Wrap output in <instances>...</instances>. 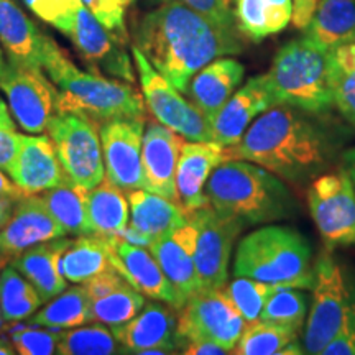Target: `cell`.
<instances>
[{
  "instance_id": "f907efd6",
  "label": "cell",
  "mask_w": 355,
  "mask_h": 355,
  "mask_svg": "<svg viewBox=\"0 0 355 355\" xmlns=\"http://www.w3.org/2000/svg\"><path fill=\"white\" fill-rule=\"evenodd\" d=\"M13 206H15V199L0 198V229H2L12 217Z\"/></svg>"
},
{
  "instance_id": "7dc6e473",
  "label": "cell",
  "mask_w": 355,
  "mask_h": 355,
  "mask_svg": "<svg viewBox=\"0 0 355 355\" xmlns=\"http://www.w3.org/2000/svg\"><path fill=\"white\" fill-rule=\"evenodd\" d=\"M318 7V0H293V24L303 30Z\"/></svg>"
},
{
  "instance_id": "30bf717a",
  "label": "cell",
  "mask_w": 355,
  "mask_h": 355,
  "mask_svg": "<svg viewBox=\"0 0 355 355\" xmlns=\"http://www.w3.org/2000/svg\"><path fill=\"white\" fill-rule=\"evenodd\" d=\"M133 63L140 78L146 109L159 123L189 141H212L211 123L193 102L163 78L137 46H132Z\"/></svg>"
},
{
  "instance_id": "ac0fdd59",
  "label": "cell",
  "mask_w": 355,
  "mask_h": 355,
  "mask_svg": "<svg viewBox=\"0 0 355 355\" xmlns=\"http://www.w3.org/2000/svg\"><path fill=\"white\" fill-rule=\"evenodd\" d=\"M184 137L163 123L150 122L141 144V170L145 189L170 199L180 206L176 189V168Z\"/></svg>"
},
{
  "instance_id": "7a4b0ae2",
  "label": "cell",
  "mask_w": 355,
  "mask_h": 355,
  "mask_svg": "<svg viewBox=\"0 0 355 355\" xmlns=\"http://www.w3.org/2000/svg\"><path fill=\"white\" fill-rule=\"evenodd\" d=\"M331 155L329 139L298 109L278 104L250 123L227 159H247L282 180L304 183L318 175Z\"/></svg>"
},
{
  "instance_id": "d6a6232c",
  "label": "cell",
  "mask_w": 355,
  "mask_h": 355,
  "mask_svg": "<svg viewBox=\"0 0 355 355\" xmlns=\"http://www.w3.org/2000/svg\"><path fill=\"white\" fill-rule=\"evenodd\" d=\"M86 193L87 189L76 184H64L43 191L40 198L66 234L87 235L92 232L87 220Z\"/></svg>"
},
{
  "instance_id": "484cf974",
  "label": "cell",
  "mask_w": 355,
  "mask_h": 355,
  "mask_svg": "<svg viewBox=\"0 0 355 355\" xmlns=\"http://www.w3.org/2000/svg\"><path fill=\"white\" fill-rule=\"evenodd\" d=\"M243 74L245 66L239 60L230 56L216 58L194 74L186 94L199 112L211 121L241 86Z\"/></svg>"
},
{
  "instance_id": "91938a15",
  "label": "cell",
  "mask_w": 355,
  "mask_h": 355,
  "mask_svg": "<svg viewBox=\"0 0 355 355\" xmlns=\"http://www.w3.org/2000/svg\"><path fill=\"white\" fill-rule=\"evenodd\" d=\"M227 2L230 3V6H232V3H234V0H227Z\"/></svg>"
},
{
  "instance_id": "7402d4cb",
  "label": "cell",
  "mask_w": 355,
  "mask_h": 355,
  "mask_svg": "<svg viewBox=\"0 0 355 355\" xmlns=\"http://www.w3.org/2000/svg\"><path fill=\"white\" fill-rule=\"evenodd\" d=\"M112 334L123 352L141 354L148 349H165L168 354H175L180 347L178 339V318L175 311L159 303H145L130 321L112 326Z\"/></svg>"
},
{
  "instance_id": "b9f144b4",
  "label": "cell",
  "mask_w": 355,
  "mask_h": 355,
  "mask_svg": "<svg viewBox=\"0 0 355 355\" xmlns=\"http://www.w3.org/2000/svg\"><path fill=\"white\" fill-rule=\"evenodd\" d=\"M83 3L107 32L127 44L128 33L125 26V0H83Z\"/></svg>"
},
{
  "instance_id": "680465c9",
  "label": "cell",
  "mask_w": 355,
  "mask_h": 355,
  "mask_svg": "<svg viewBox=\"0 0 355 355\" xmlns=\"http://www.w3.org/2000/svg\"><path fill=\"white\" fill-rule=\"evenodd\" d=\"M132 2H135V0H125V3L128 6V3H132Z\"/></svg>"
},
{
  "instance_id": "9f6ffc18",
  "label": "cell",
  "mask_w": 355,
  "mask_h": 355,
  "mask_svg": "<svg viewBox=\"0 0 355 355\" xmlns=\"http://www.w3.org/2000/svg\"><path fill=\"white\" fill-rule=\"evenodd\" d=\"M3 324H6V321H3V316H2V309H0V332H2V329H3Z\"/></svg>"
},
{
  "instance_id": "ab89813d",
  "label": "cell",
  "mask_w": 355,
  "mask_h": 355,
  "mask_svg": "<svg viewBox=\"0 0 355 355\" xmlns=\"http://www.w3.org/2000/svg\"><path fill=\"white\" fill-rule=\"evenodd\" d=\"M285 286L270 285V283L257 282V279L235 277L232 282L225 283L224 290L227 293L230 301L239 309L243 321L247 324L255 322L260 319V313L263 309L270 296Z\"/></svg>"
},
{
  "instance_id": "f35d334b",
  "label": "cell",
  "mask_w": 355,
  "mask_h": 355,
  "mask_svg": "<svg viewBox=\"0 0 355 355\" xmlns=\"http://www.w3.org/2000/svg\"><path fill=\"white\" fill-rule=\"evenodd\" d=\"M308 314V296L300 288H282L273 293L260 313V319L266 322L288 326L301 331Z\"/></svg>"
},
{
  "instance_id": "f6af8a7d",
  "label": "cell",
  "mask_w": 355,
  "mask_h": 355,
  "mask_svg": "<svg viewBox=\"0 0 355 355\" xmlns=\"http://www.w3.org/2000/svg\"><path fill=\"white\" fill-rule=\"evenodd\" d=\"M321 355H355V279H352L350 304L343 326Z\"/></svg>"
},
{
  "instance_id": "db71d44e",
  "label": "cell",
  "mask_w": 355,
  "mask_h": 355,
  "mask_svg": "<svg viewBox=\"0 0 355 355\" xmlns=\"http://www.w3.org/2000/svg\"><path fill=\"white\" fill-rule=\"evenodd\" d=\"M17 350L13 347L12 343H8L7 339L0 337V355H13Z\"/></svg>"
},
{
  "instance_id": "44dd1931",
  "label": "cell",
  "mask_w": 355,
  "mask_h": 355,
  "mask_svg": "<svg viewBox=\"0 0 355 355\" xmlns=\"http://www.w3.org/2000/svg\"><path fill=\"white\" fill-rule=\"evenodd\" d=\"M225 159L227 148L216 141H184L178 159L176 189L180 206L186 214L211 206L204 188L214 168Z\"/></svg>"
},
{
  "instance_id": "d4e9b609",
  "label": "cell",
  "mask_w": 355,
  "mask_h": 355,
  "mask_svg": "<svg viewBox=\"0 0 355 355\" xmlns=\"http://www.w3.org/2000/svg\"><path fill=\"white\" fill-rule=\"evenodd\" d=\"M48 38L15 0H0V44L6 48L8 60L26 68L43 69Z\"/></svg>"
},
{
  "instance_id": "d6986e66",
  "label": "cell",
  "mask_w": 355,
  "mask_h": 355,
  "mask_svg": "<svg viewBox=\"0 0 355 355\" xmlns=\"http://www.w3.org/2000/svg\"><path fill=\"white\" fill-rule=\"evenodd\" d=\"M7 173L25 194H38L71 184L58 159L53 140L46 135H21L19 153Z\"/></svg>"
},
{
  "instance_id": "9a60e30c",
  "label": "cell",
  "mask_w": 355,
  "mask_h": 355,
  "mask_svg": "<svg viewBox=\"0 0 355 355\" xmlns=\"http://www.w3.org/2000/svg\"><path fill=\"white\" fill-rule=\"evenodd\" d=\"M110 248V263L133 288L155 301L181 309L186 301L163 273L162 266L146 247L127 242L121 235H105Z\"/></svg>"
},
{
  "instance_id": "f546056e",
  "label": "cell",
  "mask_w": 355,
  "mask_h": 355,
  "mask_svg": "<svg viewBox=\"0 0 355 355\" xmlns=\"http://www.w3.org/2000/svg\"><path fill=\"white\" fill-rule=\"evenodd\" d=\"M232 6L239 32L254 43L282 33L293 21V0H234Z\"/></svg>"
},
{
  "instance_id": "f5cc1de1",
  "label": "cell",
  "mask_w": 355,
  "mask_h": 355,
  "mask_svg": "<svg viewBox=\"0 0 355 355\" xmlns=\"http://www.w3.org/2000/svg\"><path fill=\"white\" fill-rule=\"evenodd\" d=\"M343 162H344L343 168L347 171V175L350 176V180H352V184L355 188V146L344 153Z\"/></svg>"
},
{
  "instance_id": "277c9868",
  "label": "cell",
  "mask_w": 355,
  "mask_h": 355,
  "mask_svg": "<svg viewBox=\"0 0 355 355\" xmlns=\"http://www.w3.org/2000/svg\"><path fill=\"white\" fill-rule=\"evenodd\" d=\"M43 71L58 87V112L81 114L97 123L145 117V99L130 84L78 68L53 38H48Z\"/></svg>"
},
{
  "instance_id": "3957f363",
  "label": "cell",
  "mask_w": 355,
  "mask_h": 355,
  "mask_svg": "<svg viewBox=\"0 0 355 355\" xmlns=\"http://www.w3.org/2000/svg\"><path fill=\"white\" fill-rule=\"evenodd\" d=\"M204 194L214 209L237 217L245 225L288 219L296 211L295 198L282 178L247 159L219 163Z\"/></svg>"
},
{
  "instance_id": "8992f818",
  "label": "cell",
  "mask_w": 355,
  "mask_h": 355,
  "mask_svg": "<svg viewBox=\"0 0 355 355\" xmlns=\"http://www.w3.org/2000/svg\"><path fill=\"white\" fill-rule=\"evenodd\" d=\"M266 76L277 105H291L309 114H322L334 105L329 56L306 37L286 43Z\"/></svg>"
},
{
  "instance_id": "836d02e7",
  "label": "cell",
  "mask_w": 355,
  "mask_h": 355,
  "mask_svg": "<svg viewBox=\"0 0 355 355\" xmlns=\"http://www.w3.org/2000/svg\"><path fill=\"white\" fill-rule=\"evenodd\" d=\"M43 304L32 283L12 263L0 270V309L7 324L19 322L37 313Z\"/></svg>"
},
{
  "instance_id": "2e32d148",
  "label": "cell",
  "mask_w": 355,
  "mask_h": 355,
  "mask_svg": "<svg viewBox=\"0 0 355 355\" xmlns=\"http://www.w3.org/2000/svg\"><path fill=\"white\" fill-rule=\"evenodd\" d=\"M64 37L71 40L84 60L91 64L99 66L105 73L125 79L127 83L135 81L125 43L107 32L84 3L74 13Z\"/></svg>"
},
{
  "instance_id": "8fae6325",
  "label": "cell",
  "mask_w": 355,
  "mask_h": 355,
  "mask_svg": "<svg viewBox=\"0 0 355 355\" xmlns=\"http://www.w3.org/2000/svg\"><path fill=\"white\" fill-rule=\"evenodd\" d=\"M308 207L327 250L355 245V188L344 168L311 183Z\"/></svg>"
},
{
  "instance_id": "681fc988",
  "label": "cell",
  "mask_w": 355,
  "mask_h": 355,
  "mask_svg": "<svg viewBox=\"0 0 355 355\" xmlns=\"http://www.w3.org/2000/svg\"><path fill=\"white\" fill-rule=\"evenodd\" d=\"M25 193L21 191L19 186H17L13 181L8 180V178L0 171V198H10V199H20L24 198Z\"/></svg>"
},
{
  "instance_id": "5bb4252c",
  "label": "cell",
  "mask_w": 355,
  "mask_h": 355,
  "mask_svg": "<svg viewBox=\"0 0 355 355\" xmlns=\"http://www.w3.org/2000/svg\"><path fill=\"white\" fill-rule=\"evenodd\" d=\"M145 117L115 119L102 123L99 135L105 178L123 191L145 189L141 144Z\"/></svg>"
},
{
  "instance_id": "cb8c5ba5",
  "label": "cell",
  "mask_w": 355,
  "mask_h": 355,
  "mask_svg": "<svg viewBox=\"0 0 355 355\" xmlns=\"http://www.w3.org/2000/svg\"><path fill=\"white\" fill-rule=\"evenodd\" d=\"M196 237L198 230L193 222L188 220L171 234L153 241L148 247L162 266L163 273L184 301L201 288L196 263H194Z\"/></svg>"
},
{
  "instance_id": "6da1fadb",
  "label": "cell",
  "mask_w": 355,
  "mask_h": 355,
  "mask_svg": "<svg viewBox=\"0 0 355 355\" xmlns=\"http://www.w3.org/2000/svg\"><path fill=\"white\" fill-rule=\"evenodd\" d=\"M133 38V46L180 92L188 91L194 74L216 58L243 51L241 32L212 24L178 0L145 13Z\"/></svg>"
},
{
  "instance_id": "4dcf8cb0",
  "label": "cell",
  "mask_w": 355,
  "mask_h": 355,
  "mask_svg": "<svg viewBox=\"0 0 355 355\" xmlns=\"http://www.w3.org/2000/svg\"><path fill=\"white\" fill-rule=\"evenodd\" d=\"M58 268L73 283H86L96 275L112 268L107 237L97 234L78 235L76 241H69L63 250Z\"/></svg>"
},
{
  "instance_id": "816d5d0a",
  "label": "cell",
  "mask_w": 355,
  "mask_h": 355,
  "mask_svg": "<svg viewBox=\"0 0 355 355\" xmlns=\"http://www.w3.org/2000/svg\"><path fill=\"white\" fill-rule=\"evenodd\" d=\"M0 128H7V130H15V122H13L10 109L8 105L0 99Z\"/></svg>"
},
{
  "instance_id": "1f68e13d",
  "label": "cell",
  "mask_w": 355,
  "mask_h": 355,
  "mask_svg": "<svg viewBox=\"0 0 355 355\" xmlns=\"http://www.w3.org/2000/svg\"><path fill=\"white\" fill-rule=\"evenodd\" d=\"M87 220L91 232L97 235H117L127 227L128 199L122 189L105 178L86 193Z\"/></svg>"
},
{
  "instance_id": "52a82bcc",
  "label": "cell",
  "mask_w": 355,
  "mask_h": 355,
  "mask_svg": "<svg viewBox=\"0 0 355 355\" xmlns=\"http://www.w3.org/2000/svg\"><path fill=\"white\" fill-rule=\"evenodd\" d=\"M313 306L303 334L304 354L321 355L337 336L350 304L352 279L345 277L334 257L322 252L314 263Z\"/></svg>"
},
{
  "instance_id": "bcb514c9",
  "label": "cell",
  "mask_w": 355,
  "mask_h": 355,
  "mask_svg": "<svg viewBox=\"0 0 355 355\" xmlns=\"http://www.w3.org/2000/svg\"><path fill=\"white\" fill-rule=\"evenodd\" d=\"M21 141V133L15 130L0 128V170L7 171L10 163L19 153V146Z\"/></svg>"
},
{
  "instance_id": "ee69618b",
  "label": "cell",
  "mask_w": 355,
  "mask_h": 355,
  "mask_svg": "<svg viewBox=\"0 0 355 355\" xmlns=\"http://www.w3.org/2000/svg\"><path fill=\"white\" fill-rule=\"evenodd\" d=\"M178 2L184 3L191 10L198 12L204 19L222 26V28L237 30L239 32L234 8L227 0H178Z\"/></svg>"
},
{
  "instance_id": "c3c4849f",
  "label": "cell",
  "mask_w": 355,
  "mask_h": 355,
  "mask_svg": "<svg viewBox=\"0 0 355 355\" xmlns=\"http://www.w3.org/2000/svg\"><path fill=\"white\" fill-rule=\"evenodd\" d=\"M183 354L188 355H222L229 354L227 349H224L222 345L211 343V340H186L181 345Z\"/></svg>"
},
{
  "instance_id": "7c38bea8",
  "label": "cell",
  "mask_w": 355,
  "mask_h": 355,
  "mask_svg": "<svg viewBox=\"0 0 355 355\" xmlns=\"http://www.w3.org/2000/svg\"><path fill=\"white\" fill-rule=\"evenodd\" d=\"M186 217L198 230L194 263L199 285L201 288H222L227 283L234 243L245 224L212 206L189 212Z\"/></svg>"
},
{
  "instance_id": "60d3db41",
  "label": "cell",
  "mask_w": 355,
  "mask_h": 355,
  "mask_svg": "<svg viewBox=\"0 0 355 355\" xmlns=\"http://www.w3.org/2000/svg\"><path fill=\"white\" fill-rule=\"evenodd\" d=\"M24 2L38 19L53 25L63 35L68 32L74 13L83 6V0H24Z\"/></svg>"
},
{
  "instance_id": "7bdbcfd3",
  "label": "cell",
  "mask_w": 355,
  "mask_h": 355,
  "mask_svg": "<svg viewBox=\"0 0 355 355\" xmlns=\"http://www.w3.org/2000/svg\"><path fill=\"white\" fill-rule=\"evenodd\" d=\"M61 334L43 329H21L12 334V344L21 355H51L56 354Z\"/></svg>"
},
{
  "instance_id": "f1b7e54d",
  "label": "cell",
  "mask_w": 355,
  "mask_h": 355,
  "mask_svg": "<svg viewBox=\"0 0 355 355\" xmlns=\"http://www.w3.org/2000/svg\"><path fill=\"white\" fill-rule=\"evenodd\" d=\"M303 37L322 50L355 40V0H318Z\"/></svg>"
},
{
  "instance_id": "e575fe53",
  "label": "cell",
  "mask_w": 355,
  "mask_h": 355,
  "mask_svg": "<svg viewBox=\"0 0 355 355\" xmlns=\"http://www.w3.org/2000/svg\"><path fill=\"white\" fill-rule=\"evenodd\" d=\"M89 321H92L91 300L84 285L73 286L60 293L51 301H48V304L32 319L37 326L55 327V329L83 326Z\"/></svg>"
},
{
  "instance_id": "11a10c76",
  "label": "cell",
  "mask_w": 355,
  "mask_h": 355,
  "mask_svg": "<svg viewBox=\"0 0 355 355\" xmlns=\"http://www.w3.org/2000/svg\"><path fill=\"white\" fill-rule=\"evenodd\" d=\"M6 66H7V61H6V58H3L2 46H0V76H2V73H3V69H6Z\"/></svg>"
},
{
  "instance_id": "83f0119b",
  "label": "cell",
  "mask_w": 355,
  "mask_h": 355,
  "mask_svg": "<svg viewBox=\"0 0 355 355\" xmlns=\"http://www.w3.org/2000/svg\"><path fill=\"white\" fill-rule=\"evenodd\" d=\"M127 199L130 204V227L152 242L188 222L181 206L146 189L128 191Z\"/></svg>"
},
{
  "instance_id": "9c48e42d",
  "label": "cell",
  "mask_w": 355,
  "mask_h": 355,
  "mask_svg": "<svg viewBox=\"0 0 355 355\" xmlns=\"http://www.w3.org/2000/svg\"><path fill=\"white\" fill-rule=\"evenodd\" d=\"M247 322L222 288H199L186 300L178 318L180 345L186 340H211L232 352Z\"/></svg>"
},
{
  "instance_id": "603a6c76",
  "label": "cell",
  "mask_w": 355,
  "mask_h": 355,
  "mask_svg": "<svg viewBox=\"0 0 355 355\" xmlns=\"http://www.w3.org/2000/svg\"><path fill=\"white\" fill-rule=\"evenodd\" d=\"M91 300L92 321L119 326L135 318L145 308V296L117 270L109 268L84 283Z\"/></svg>"
},
{
  "instance_id": "d590c367",
  "label": "cell",
  "mask_w": 355,
  "mask_h": 355,
  "mask_svg": "<svg viewBox=\"0 0 355 355\" xmlns=\"http://www.w3.org/2000/svg\"><path fill=\"white\" fill-rule=\"evenodd\" d=\"M334 105L355 125V40L327 51Z\"/></svg>"
},
{
  "instance_id": "4fadbf2b",
  "label": "cell",
  "mask_w": 355,
  "mask_h": 355,
  "mask_svg": "<svg viewBox=\"0 0 355 355\" xmlns=\"http://www.w3.org/2000/svg\"><path fill=\"white\" fill-rule=\"evenodd\" d=\"M0 89L8 99V109L24 130L42 133L58 114V87L44 76L43 69L20 66L8 60Z\"/></svg>"
},
{
  "instance_id": "74e56055",
  "label": "cell",
  "mask_w": 355,
  "mask_h": 355,
  "mask_svg": "<svg viewBox=\"0 0 355 355\" xmlns=\"http://www.w3.org/2000/svg\"><path fill=\"white\" fill-rule=\"evenodd\" d=\"M122 345L115 339L112 331L102 326L78 327L63 332L58 343L56 354L60 355H112L122 352Z\"/></svg>"
},
{
  "instance_id": "5b68a950",
  "label": "cell",
  "mask_w": 355,
  "mask_h": 355,
  "mask_svg": "<svg viewBox=\"0 0 355 355\" xmlns=\"http://www.w3.org/2000/svg\"><path fill=\"white\" fill-rule=\"evenodd\" d=\"M234 277L311 290L314 283L311 243L303 234L288 225H265L257 229L239 243Z\"/></svg>"
},
{
  "instance_id": "8d00e7d4",
  "label": "cell",
  "mask_w": 355,
  "mask_h": 355,
  "mask_svg": "<svg viewBox=\"0 0 355 355\" xmlns=\"http://www.w3.org/2000/svg\"><path fill=\"white\" fill-rule=\"evenodd\" d=\"M300 332L293 327L259 321L247 324L241 339L230 354L237 355H279L288 344L298 339Z\"/></svg>"
},
{
  "instance_id": "ba28073f",
  "label": "cell",
  "mask_w": 355,
  "mask_h": 355,
  "mask_svg": "<svg viewBox=\"0 0 355 355\" xmlns=\"http://www.w3.org/2000/svg\"><path fill=\"white\" fill-rule=\"evenodd\" d=\"M46 130L71 184L92 189L104 180L97 122L81 114L58 112L48 122Z\"/></svg>"
},
{
  "instance_id": "e0dca14e",
  "label": "cell",
  "mask_w": 355,
  "mask_h": 355,
  "mask_svg": "<svg viewBox=\"0 0 355 355\" xmlns=\"http://www.w3.org/2000/svg\"><path fill=\"white\" fill-rule=\"evenodd\" d=\"M273 105H277V99L268 76L259 74L250 78L209 121L212 141L225 148L239 144L248 125Z\"/></svg>"
},
{
  "instance_id": "ffe728a7",
  "label": "cell",
  "mask_w": 355,
  "mask_h": 355,
  "mask_svg": "<svg viewBox=\"0 0 355 355\" xmlns=\"http://www.w3.org/2000/svg\"><path fill=\"white\" fill-rule=\"evenodd\" d=\"M64 235V229L53 219L43 199L37 194H25L17 199L12 217L0 229V255L10 259L40 242Z\"/></svg>"
},
{
  "instance_id": "6f0895ef",
  "label": "cell",
  "mask_w": 355,
  "mask_h": 355,
  "mask_svg": "<svg viewBox=\"0 0 355 355\" xmlns=\"http://www.w3.org/2000/svg\"><path fill=\"white\" fill-rule=\"evenodd\" d=\"M6 257H2V255H0V270H2V266H3V263H6Z\"/></svg>"
},
{
  "instance_id": "4316f807",
  "label": "cell",
  "mask_w": 355,
  "mask_h": 355,
  "mask_svg": "<svg viewBox=\"0 0 355 355\" xmlns=\"http://www.w3.org/2000/svg\"><path fill=\"white\" fill-rule=\"evenodd\" d=\"M68 243V239H53L40 242L13 257L12 265L32 283L43 303H48L63 293L68 285V279L58 268V261Z\"/></svg>"
}]
</instances>
